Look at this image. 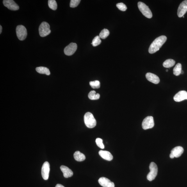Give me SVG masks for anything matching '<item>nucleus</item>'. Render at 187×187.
<instances>
[{
	"instance_id": "obj_26",
	"label": "nucleus",
	"mask_w": 187,
	"mask_h": 187,
	"mask_svg": "<svg viewBox=\"0 0 187 187\" xmlns=\"http://www.w3.org/2000/svg\"><path fill=\"white\" fill-rule=\"evenodd\" d=\"M90 84L91 87L94 89L99 88L100 87V83L98 81H90Z\"/></svg>"
},
{
	"instance_id": "obj_4",
	"label": "nucleus",
	"mask_w": 187,
	"mask_h": 187,
	"mask_svg": "<svg viewBox=\"0 0 187 187\" xmlns=\"http://www.w3.org/2000/svg\"><path fill=\"white\" fill-rule=\"evenodd\" d=\"M38 30L40 35L42 37H45L51 32L49 24L45 22H42L40 24Z\"/></svg>"
},
{
	"instance_id": "obj_19",
	"label": "nucleus",
	"mask_w": 187,
	"mask_h": 187,
	"mask_svg": "<svg viewBox=\"0 0 187 187\" xmlns=\"http://www.w3.org/2000/svg\"><path fill=\"white\" fill-rule=\"evenodd\" d=\"M36 72L40 74H44L47 75L51 74V72L48 68L43 67H40L36 68Z\"/></svg>"
},
{
	"instance_id": "obj_33",
	"label": "nucleus",
	"mask_w": 187,
	"mask_h": 187,
	"mask_svg": "<svg viewBox=\"0 0 187 187\" xmlns=\"http://www.w3.org/2000/svg\"><path fill=\"white\" fill-rule=\"evenodd\" d=\"M184 73V72L183 71H182L181 74H183Z\"/></svg>"
},
{
	"instance_id": "obj_34",
	"label": "nucleus",
	"mask_w": 187,
	"mask_h": 187,
	"mask_svg": "<svg viewBox=\"0 0 187 187\" xmlns=\"http://www.w3.org/2000/svg\"><path fill=\"white\" fill-rule=\"evenodd\" d=\"M166 72H168V70H167H167H166Z\"/></svg>"
},
{
	"instance_id": "obj_30",
	"label": "nucleus",
	"mask_w": 187,
	"mask_h": 187,
	"mask_svg": "<svg viewBox=\"0 0 187 187\" xmlns=\"http://www.w3.org/2000/svg\"><path fill=\"white\" fill-rule=\"evenodd\" d=\"M55 187H65L62 185L60 184H57Z\"/></svg>"
},
{
	"instance_id": "obj_17",
	"label": "nucleus",
	"mask_w": 187,
	"mask_h": 187,
	"mask_svg": "<svg viewBox=\"0 0 187 187\" xmlns=\"http://www.w3.org/2000/svg\"><path fill=\"white\" fill-rule=\"evenodd\" d=\"M60 168L65 177H72L73 175V173L72 171L67 166L62 165L61 166Z\"/></svg>"
},
{
	"instance_id": "obj_31",
	"label": "nucleus",
	"mask_w": 187,
	"mask_h": 187,
	"mask_svg": "<svg viewBox=\"0 0 187 187\" xmlns=\"http://www.w3.org/2000/svg\"><path fill=\"white\" fill-rule=\"evenodd\" d=\"M170 157L171 158H174V156H173V155L171 153L170 154Z\"/></svg>"
},
{
	"instance_id": "obj_12",
	"label": "nucleus",
	"mask_w": 187,
	"mask_h": 187,
	"mask_svg": "<svg viewBox=\"0 0 187 187\" xmlns=\"http://www.w3.org/2000/svg\"><path fill=\"white\" fill-rule=\"evenodd\" d=\"M174 100L176 102H180L187 100V92L185 90L179 91L174 96Z\"/></svg>"
},
{
	"instance_id": "obj_2",
	"label": "nucleus",
	"mask_w": 187,
	"mask_h": 187,
	"mask_svg": "<svg viewBox=\"0 0 187 187\" xmlns=\"http://www.w3.org/2000/svg\"><path fill=\"white\" fill-rule=\"evenodd\" d=\"M84 122L87 126L89 128H93L97 125V121L92 113L87 112L84 116Z\"/></svg>"
},
{
	"instance_id": "obj_5",
	"label": "nucleus",
	"mask_w": 187,
	"mask_h": 187,
	"mask_svg": "<svg viewBox=\"0 0 187 187\" xmlns=\"http://www.w3.org/2000/svg\"><path fill=\"white\" fill-rule=\"evenodd\" d=\"M150 172L147 176V179L149 181H151L155 178L158 173V167L156 164L154 162H152L149 166Z\"/></svg>"
},
{
	"instance_id": "obj_13",
	"label": "nucleus",
	"mask_w": 187,
	"mask_h": 187,
	"mask_svg": "<svg viewBox=\"0 0 187 187\" xmlns=\"http://www.w3.org/2000/svg\"><path fill=\"white\" fill-rule=\"evenodd\" d=\"M98 182L100 185L103 187H115V185L113 182L110 180L105 177L100 178Z\"/></svg>"
},
{
	"instance_id": "obj_3",
	"label": "nucleus",
	"mask_w": 187,
	"mask_h": 187,
	"mask_svg": "<svg viewBox=\"0 0 187 187\" xmlns=\"http://www.w3.org/2000/svg\"><path fill=\"white\" fill-rule=\"evenodd\" d=\"M138 7L140 12L146 17L151 19L152 17V13L146 5L142 2H139Z\"/></svg>"
},
{
	"instance_id": "obj_24",
	"label": "nucleus",
	"mask_w": 187,
	"mask_h": 187,
	"mask_svg": "<svg viewBox=\"0 0 187 187\" xmlns=\"http://www.w3.org/2000/svg\"><path fill=\"white\" fill-rule=\"evenodd\" d=\"M109 32L108 29H104L100 34V37L102 39H105L109 35Z\"/></svg>"
},
{
	"instance_id": "obj_20",
	"label": "nucleus",
	"mask_w": 187,
	"mask_h": 187,
	"mask_svg": "<svg viewBox=\"0 0 187 187\" xmlns=\"http://www.w3.org/2000/svg\"><path fill=\"white\" fill-rule=\"evenodd\" d=\"M175 61L173 59H168L164 61L163 66L164 67L170 68L171 67L175 64Z\"/></svg>"
},
{
	"instance_id": "obj_9",
	"label": "nucleus",
	"mask_w": 187,
	"mask_h": 187,
	"mask_svg": "<svg viewBox=\"0 0 187 187\" xmlns=\"http://www.w3.org/2000/svg\"><path fill=\"white\" fill-rule=\"evenodd\" d=\"M3 3L5 6L11 10L17 11L19 9V6L13 0H4Z\"/></svg>"
},
{
	"instance_id": "obj_28",
	"label": "nucleus",
	"mask_w": 187,
	"mask_h": 187,
	"mask_svg": "<svg viewBox=\"0 0 187 187\" xmlns=\"http://www.w3.org/2000/svg\"><path fill=\"white\" fill-rule=\"evenodd\" d=\"M96 143L98 147L101 149H103L104 148V146L103 143V140L100 138H97L96 140Z\"/></svg>"
},
{
	"instance_id": "obj_35",
	"label": "nucleus",
	"mask_w": 187,
	"mask_h": 187,
	"mask_svg": "<svg viewBox=\"0 0 187 187\" xmlns=\"http://www.w3.org/2000/svg\"><path fill=\"white\" fill-rule=\"evenodd\" d=\"M183 18H184V16H183Z\"/></svg>"
},
{
	"instance_id": "obj_29",
	"label": "nucleus",
	"mask_w": 187,
	"mask_h": 187,
	"mask_svg": "<svg viewBox=\"0 0 187 187\" xmlns=\"http://www.w3.org/2000/svg\"><path fill=\"white\" fill-rule=\"evenodd\" d=\"M116 6L119 10L122 11H125L127 10V7L124 3H118Z\"/></svg>"
},
{
	"instance_id": "obj_10",
	"label": "nucleus",
	"mask_w": 187,
	"mask_h": 187,
	"mask_svg": "<svg viewBox=\"0 0 187 187\" xmlns=\"http://www.w3.org/2000/svg\"><path fill=\"white\" fill-rule=\"evenodd\" d=\"M50 170L49 163L48 161L45 162L43 164L41 170V174L43 179L47 180L48 179Z\"/></svg>"
},
{
	"instance_id": "obj_15",
	"label": "nucleus",
	"mask_w": 187,
	"mask_h": 187,
	"mask_svg": "<svg viewBox=\"0 0 187 187\" xmlns=\"http://www.w3.org/2000/svg\"><path fill=\"white\" fill-rule=\"evenodd\" d=\"M184 152L183 148L181 146H177L173 148L171 152L172 154L174 157L178 158L181 156Z\"/></svg>"
},
{
	"instance_id": "obj_21",
	"label": "nucleus",
	"mask_w": 187,
	"mask_h": 187,
	"mask_svg": "<svg viewBox=\"0 0 187 187\" xmlns=\"http://www.w3.org/2000/svg\"><path fill=\"white\" fill-rule=\"evenodd\" d=\"M182 65L180 63H178L173 69V74L176 76H178L181 74Z\"/></svg>"
},
{
	"instance_id": "obj_7",
	"label": "nucleus",
	"mask_w": 187,
	"mask_h": 187,
	"mask_svg": "<svg viewBox=\"0 0 187 187\" xmlns=\"http://www.w3.org/2000/svg\"><path fill=\"white\" fill-rule=\"evenodd\" d=\"M143 128L147 130L152 128L154 126L153 117L152 116H148L143 120L142 125Z\"/></svg>"
},
{
	"instance_id": "obj_6",
	"label": "nucleus",
	"mask_w": 187,
	"mask_h": 187,
	"mask_svg": "<svg viewBox=\"0 0 187 187\" xmlns=\"http://www.w3.org/2000/svg\"><path fill=\"white\" fill-rule=\"evenodd\" d=\"M16 33L18 38L20 40L23 41L26 39L27 37V29L24 26L19 25L16 28Z\"/></svg>"
},
{
	"instance_id": "obj_27",
	"label": "nucleus",
	"mask_w": 187,
	"mask_h": 187,
	"mask_svg": "<svg viewBox=\"0 0 187 187\" xmlns=\"http://www.w3.org/2000/svg\"><path fill=\"white\" fill-rule=\"evenodd\" d=\"M81 1L80 0H71L70 4V7L72 8L76 7L78 5Z\"/></svg>"
},
{
	"instance_id": "obj_32",
	"label": "nucleus",
	"mask_w": 187,
	"mask_h": 187,
	"mask_svg": "<svg viewBox=\"0 0 187 187\" xmlns=\"http://www.w3.org/2000/svg\"><path fill=\"white\" fill-rule=\"evenodd\" d=\"M2 27L1 25V26H0V34H1L2 33Z\"/></svg>"
},
{
	"instance_id": "obj_8",
	"label": "nucleus",
	"mask_w": 187,
	"mask_h": 187,
	"mask_svg": "<svg viewBox=\"0 0 187 187\" xmlns=\"http://www.w3.org/2000/svg\"><path fill=\"white\" fill-rule=\"evenodd\" d=\"M77 48V46L76 43H71L65 47L64 52L66 55L72 56L76 51Z\"/></svg>"
},
{
	"instance_id": "obj_1",
	"label": "nucleus",
	"mask_w": 187,
	"mask_h": 187,
	"mask_svg": "<svg viewBox=\"0 0 187 187\" xmlns=\"http://www.w3.org/2000/svg\"><path fill=\"white\" fill-rule=\"evenodd\" d=\"M167 39V37L165 35H162L156 38L150 45L148 51L149 53L153 54L159 51Z\"/></svg>"
},
{
	"instance_id": "obj_11",
	"label": "nucleus",
	"mask_w": 187,
	"mask_h": 187,
	"mask_svg": "<svg viewBox=\"0 0 187 187\" xmlns=\"http://www.w3.org/2000/svg\"><path fill=\"white\" fill-rule=\"evenodd\" d=\"M187 12V0L182 2L179 5L177 11V15L179 17H183Z\"/></svg>"
},
{
	"instance_id": "obj_23",
	"label": "nucleus",
	"mask_w": 187,
	"mask_h": 187,
	"mask_svg": "<svg viewBox=\"0 0 187 187\" xmlns=\"http://www.w3.org/2000/svg\"><path fill=\"white\" fill-rule=\"evenodd\" d=\"M48 4L49 8L53 10H56L57 8V4L55 0H49Z\"/></svg>"
},
{
	"instance_id": "obj_16",
	"label": "nucleus",
	"mask_w": 187,
	"mask_h": 187,
	"mask_svg": "<svg viewBox=\"0 0 187 187\" xmlns=\"http://www.w3.org/2000/svg\"><path fill=\"white\" fill-rule=\"evenodd\" d=\"M100 155L103 158L108 161H111L113 159V156L110 152L104 150H100L99 152Z\"/></svg>"
},
{
	"instance_id": "obj_14",
	"label": "nucleus",
	"mask_w": 187,
	"mask_h": 187,
	"mask_svg": "<svg viewBox=\"0 0 187 187\" xmlns=\"http://www.w3.org/2000/svg\"><path fill=\"white\" fill-rule=\"evenodd\" d=\"M146 78L148 80L155 84H158L160 82V79L156 75L151 73L148 72L146 75Z\"/></svg>"
},
{
	"instance_id": "obj_25",
	"label": "nucleus",
	"mask_w": 187,
	"mask_h": 187,
	"mask_svg": "<svg viewBox=\"0 0 187 187\" xmlns=\"http://www.w3.org/2000/svg\"><path fill=\"white\" fill-rule=\"evenodd\" d=\"M99 36H97L94 38L92 43L94 47L97 46L101 44V40Z\"/></svg>"
},
{
	"instance_id": "obj_18",
	"label": "nucleus",
	"mask_w": 187,
	"mask_h": 187,
	"mask_svg": "<svg viewBox=\"0 0 187 187\" xmlns=\"http://www.w3.org/2000/svg\"><path fill=\"white\" fill-rule=\"evenodd\" d=\"M74 156L75 160L78 161H83L86 159L85 155L79 151L75 152Z\"/></svg>"
},
{
	"instance_id": "obj_22",
	"label": "nucleus",
	"mask_w": 187,
	"mask_h": 187,
	"mask_svg": "<svg viewBox=\"0 0 187 187\" xmlns=\"http://www.w3.org/2000/svg\"><path fill=\"white\" fill-rule=\"evenodd\" d=\"M88 97L91 100H97L100 99V95L99 93L96 94L95 91L92 90L89 93Z\"/></svg>"
}]
</instances>
